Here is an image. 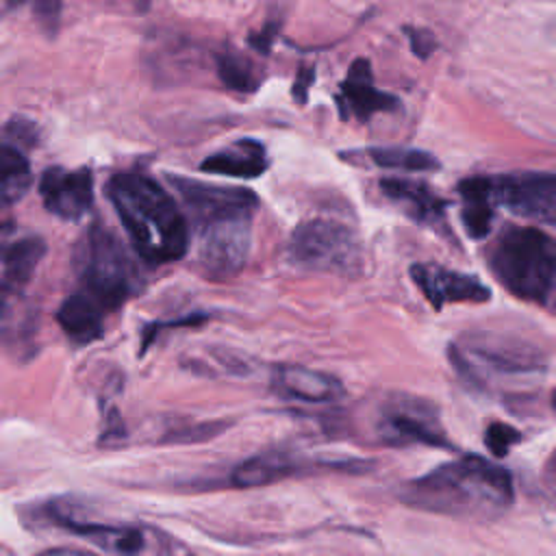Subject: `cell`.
<instances>
[{
    "instance_id": "ba28073f",
    "label": "cell",
    "mask_w": 556,
    "mask_h": 556,
    "mask_svg": "<svg viewBox=\"0 0 556 556\" xmlns=\"http://www.w3.org/2000/svg\"><path fill=\"white\" fill-rule=\"evenodd\" d=\"M450 354L456 367L471 378H476L480 371L510 376L532 374L543 367V358L534 348L486 334L469 337L465 345H454Z\"/></svg>"
},
{
    "instance_id": "83f0119b",
    "label": "cell",
    "mask_w": 556,
    "mask_h": 556,
    "mask_svg": "<svg viewBox=\"0 0 556 556\" xmlns=\"http://www.w3.org/2000/svg\"><path fill=\"white\" fill-rule=\"evenodd\" d=\"M552 408L556 410V389H554V393H552Z\"/></svg>"
},
{
    "instance_id": "8992f818",
    "label": "cell",
    "mask_w": 556,
    "mask_h": 556,
    "mask_svg": "<svg viewBox=\"0 0 556 556\" xmlns=\"http://www.w3.org/2000/svg\"><path fill=\"white\" fill-rule=\"evenodd\" d=\"M287 256L293 265L315 271L354 276L363 269V245L352 228L334 219L302 222L289 237Z\"/></svg>"
},
{
    "instance_id": "d6986e66",
    "label": "cell",
    "mask_w": 556,
    "mask_h": 556,
    "mask_svg": "<svg viewBox=\"0 0 556 556\" xmlns=\"http://www.w3.org/2000/svg\"><path fill=\"white\" fill-rule=\"evenodd\" d=\"M46 254V243L37 235L17 237L2 248V289L4 293L22 289L39 267Z\"/></svg>"
},
{
    "instance_id": "3957f363",
    "label": "cell",
    "mask_w": 556,
    "mask_h": 556,
    "mask_svg": "<svg viewBox=\"0 0 556 556\" xmlns=\"http://www.w3.org/2000/svg\"><path fill=\"white\" fill-rule=\"evenodd\" d=\"M106 195L135 252L146 263L165 265L185 256L187 217L156 180L139 172H122L109 180Z\"/></svg>"
},
{
    "instance_id": "9c48e42d",
    "label": "cell",
    "mask_w": 556,
    "mask_h": 556,
    "mask_svg": "<svg viewBox=\"0 0 556 556\" xmlns=\"http://www.w3.org/2000/svg\"><path fill=\"white\" fill-rule=\"evenodd\" d=\"M493 198L513 215L556 226V174L517 172L491 178Z\"/></svg>"
},
{
    "instance_id": "7a4b0ae2",
    "label": "cell",
    "mask_w": 556,
    "mask_h": 556,
    "mask_svg": "<svg viewBox=\"0 0 556 556\" xmlns=\"http://www.w3.org/2000/svg\"><path fill=\"white\" fill-rule=\"evenodd\" d=\"M397 495L413 508L460 519H491L510 506L513 480L497 463L469 454L408 480Z\"/></svg>"
},
{
    "instance_id": "ac0fdd59",
    "label": "cell",
    "mask_w": 556,
    "mask_h": 556,
    "mask_svg": "<svg viewBox=\"0 0 556 556\" xmlns=\"http://www.w3.org/2000/svg\"><path fill=\"white\" fill-rule=\"evenodd\" d=\"M104 313L106 311L98 302H93L87 293L78 291L61 302L56 311V321L72 341L91 343L104 330Z\"/></svg>"
},
{
    "instance_id": "484cf974",
    "label": "cell",
    "mask_w": 556,
    "mask_h": 556,
    "mask_svg": "<svg viewBox=\"0 0 556 556\" xmlns=\"http://www.w3.org/2000/svg\"><path fill=\"white\" fill-rule=\"evenodd\" d=\"M33 11L41 22L52 26V22H56L61 13V0H35Z\"/></svg>"
},
{
    "instance_id": "5bb4252c",
    "label": "cell",
    "mask_w": 556,
    "mask_h": 556,
    "mask_svg": "<svg viewBox=\"0 0 556 556\" xmlns=\"http://www.w3.org/2000/svg\"><path fill=\"white\" fill-rule=\"evenodd\" d=\"M341 104L348 115L358 119H369L374 113L397 109V98L391 93L378 91L374 87L371 65L367 59H358L352 63L345 80L341 83Z\"/></svg>"
},
{
    "instance_id": "8fae6325",
    "label": "cell",
    "mask_w": 556,
    "mask_h": 556,
    "mask_svg": "<svg viewBox=\"0 0 556 556\" xmlns=\"http://www.w3.org/2000/svg\"><path fill=\"white\" fill-rule=\"evenodd\" d=\"M410 278L434 308L452 302H486L491 298V289L476 276L432 263L413 265Z\"/></svg>"
},
{
    "instance_id": "4316f807",
    "label": "cell",
    "mask_w": 556,
    "mask_h": 556,
    "mask_svg": "<svg viewBox=\"0 0 556 556\" xmlns=\"http://www.w3.org/2000/svg\"><path fill=\"white\" fill-rule=\"evenodd\" d=\"M39 556H98V554L83 552V549H70V547H52L48 552H41Z\"/></svg>"
},
{
    "instance_id": "4fadbf2b",
    "label": "cell",
    "mask_w": 556,
    "mask_h": 556,
    "mask_svg": "<svg viewBox=\"0 0 556 556\" xmlns=\"http://www.w3.org/2000/svg\"><path fill=\"white\" fill-rule=\"evenodd\" d=\"M54 519L67 532H74L93 545L115 554V556H139L148 545L146 530L126 523H106V521H83L70 510L52 508Z\"/></svg>"
},
{
    "instance_id": "6da1fadb",
    "label": "cell",
    "mask_w": 556,
    "mask_h": 556,
    "mask_svg": "<svg viewBox=\"0 0 556 556\" xmlns=\"http://www.w3.org/2000/svg\"><path fill=\"white\" fill-rule=\"evenodd\" d=\"M191 213L198 232V263L213 278H230L248 261L252 215L258 198L243 187H222L193 178H169Z\"/></svg>"
},
{
    "instance_id": "603a6c76",
    "label": "cell",
    "mask_w": 556,
    "mask_h": 556,
    "mask_svg": "<svg viewBox=\"0 0 556 556\" xmlns=\"http://www.w3.org/2000/svg\"><path fill=\"white\" fill-rule=\"evenodd\" d=\"M217 74L224 80V85L230 89L254 91L258 85V78H256L252 65L237 54H222L217 59Z\"/></svg>"
},
{
    "instance_id": "2e32d148",
    "label": "cell",
    "mask_w": 556,
    "mask_h": 556,
    "mask_svg": "<svg viewBox=\"0 0 556 556\" xmlns=\"http://www.w3.org/2000/svg\"><path fill=\"white\" fill-rule=\"evenodd\" d=\"M306 458L300 456H291V454H261L254 456L250 460H243L241 465L235 467L232 471V484L235 486H265L278 480H285L289 476L295 473H306V471H315V467H306Z\"/></svg>"
},
{
    "instance_id": "9a60e30c",
    "label": "cell",
    "mask_w": 556,
    "mask_h": 556,
    "mask_svg": "<svg viewBox=\"0 0 556 556\" xmlns=\"http://www.w3.org/2000/svg\"><path fill=\"white\" fill-rule=\"evenodd\" d=\"M380 191L419 224L439 226L445 217V200L439 198L424 182H415L408 178H382Z\"/></svg>"
},
{
    "instance_id": "52a82bcc",
    "label": "cell",
    "mask_w": 556,
    "mask_h": 556,
    "mask_svg": "<svg viewBox=\"0 0 556 556\" xmlns=\"http://www.w3.org/2000/svg\"><path fill=\"white\" fill-rule=\"evenodd\" d=\"M376 430L389 445H430L450 450V439L445 437L437 410L408 395H397L380 408Z\"/></svg>"
},
{
    "instance_id": "e0dca14e",
    "label": "cell",
    "mask_w": 556,
    "mask_h": 556,
    "mask_svg": "<svg viewBox=\"0 0 556 556\" xmlns=\"http://www.w3.org/2000/svg\"><path fill=\"white\" fill-rule=\"evenodd\" d=\"M204 172L235 178H256L267 169L265 148L254 139H239L224 150L208 154L202 165Z\"/></svg>"
},
{
    "instance_id": "7402d4cb",
    "label": "cell",
    "mask_w": 556,
    "mask_h": 556,
    "mask_svg": "<svg viewBox=\"0 0 556 556\" xmlns=\"http://www.w3.org/2000/svg\"><path fill=\"white\" fill-rule=\"evenodd\" d=\"M369 156L376 165L387 169L430 172L439 167V161L430 152L415 150V148H374Z\"/></svg>"
},
{
    "instance_id": "7c38bea8",
    "label": "cell",
    "mask_w": 556,
    "mask_h": 556,
    "mask_svg": "<svg viewBox=\"0 0 556 556\" xmlns=\"http://www.w3.org/2000/svg\"><path fill=\"white\" fill-rule=\"evenodd\" d=\"M271 389L280 397L304 404H332L345 395L341 380L302 365H276L271 369Z\"/></svg>"
},
{
    "instance_id": "5b68a950",
    "label": "cell",
    "mask_w": 556,
    "mask_h": 556,
    "mask_svg": "<svg viewBox=\"0 0 556 556\" xmlns=\"http://www.w3.org/2000/svg\"><path fill=\"white\" fill-rule=\"evenodd\" d=\"M74 271L93 302L104 311L124 306L141 291V276L122 241L102 226H91L74 250Z\"/></svg>"
},
{
    "instance_id": "277c9868",
    "label": "cell",
    "mask_w": 556,
    "mask_h": 556,
    "mask_svg": "<svg viewBox=\"0 0 556 556\" xmlns=\"http://www.w3.org/2000/svg\"><path fill=\"white\" fill-rule=\"evenodd\" d=\"M486 261L493 276L519 300L547 304L556 289V241L536 228L502 230Z\"/></svg>"
},
{
    "instance_id": "d4e9b609",
    "label": "cell",
    "mask_w": 556,
    "mask_h": 556,
    "mask_svg": "<svg viewBox=\"0 0 556 556\" xmlns=\"http://www.w3.org/2000/svg\"><path fill=\"white\" fill-rule=\"evenodd\" d=\"M7 137L9 139H20L26 146H33L37 141V128L30 119H22V117H13L7 124ZM7 139V141H9Z\"/></svg>"
},
{
    "instance_id": "cb8c5ba5",
    "label": "cell",
    "mask_w": 556,
    "mask_h": 556,
    "mask_svg": "<svg viewBox=\"0 0 556 556\" xmlns=\"http://www.w3.org/2000/svg\"><path fill=\"white\" fill-rule=\"evenodd\" d=\"M521 434L519 430H515L513 426L508 424H502V421H493L486 432H484V443L489 447V452L495 456V458H504L508 454V450L519 443Z\"/></svg>"
},
{
    "instance_id": "30bf717a",
    "label": "cell",
    "mask_w": 556,
    "mask_h": 556,
    "mask_svg": "<svg viewBox=\"0 0 556 556\" xmlns=\"http://www.w3.org/2000/svg\"><path fill=\"white\" fill-rule=\"evenodd\" d=\"M39 195L52 215L78 222L93 202V174L87 167H48L39 178Z\"/></svg>"
},
{
    "instance_id": "ffe728a7",
    "label": "cell",
    "mask_w": 556,
    "mask_h": 556,
    "mask_svg": "<svg viewBox=\"0 0 556 556\" xmlns=\"http://www.w3.org/2000/svg\"><path fill=\"white\" fill-rule=\"evenodd\" d=\"M458 193L463 200L460 219H463L467 235L473 239L486 237L491 232V224H493V208L497 206L495 198H493L491 178L489 176L465 178L458 185Z\"/></svg>"
},
{
    "instance_id": "44dd1931",
    "label": "cell",
    "mask_w": 556,
    "mask_h": 556,
    "mask_svg": "<svg viewBox=\"0 0 556 556\" xmlns=\"http://www.w3.org/2000/svg\"><path fill=\"white\" fill-rule=\"evenodd\" d=\"M33 185V174L26 156L20 152V148L11 143H2L0 150V198L2 204H15L26 195V191Z\"/></svg>"
}]
</instances>
